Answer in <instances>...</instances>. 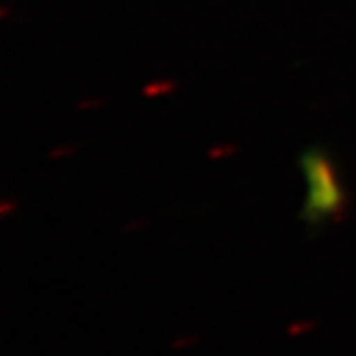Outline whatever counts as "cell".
<instances>
[{
  "label": "cell",
  "instance_id": "obj_1",
  "mask_svg": "<svg viewBox=\"0 0 356 356\" xmlns=\"http://www.w3.org/2000/svg\"><path fill=\"white\" fill-rule=\"evenodd\" d=\"M300 172L307 183L300 219L312 230L335 221L348 207V193L341 185L337 165L330 152L322 146H307L298 159Z\"/></svg>",
  "mask_w": 356,
  "mask_h": 356
}]
</instances>
